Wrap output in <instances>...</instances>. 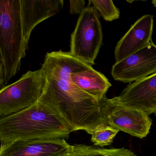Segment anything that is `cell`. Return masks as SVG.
<instances>
[{"label": "cell", "mask_w": 156, "mask_h": 156, "mask_svg": "<svg viewBox=\"0 0 156 156\" xmlns=\"http://www.w3.org/2000/svg\"><path fill=\"white\" fill-rule=\"evenodd\" d=\"M93 68L69 52L47 53L41 69L46 84L39 102L58 114L72 132L83 130L92 135L95 129L107 125L102 99L98 101L77 87L72 81L74 72Z\"/></svg>", "instance_id": "cell-1"}, {"label": "cell", "mask_w": 156, "mask_h": 156, "mask_svg": "<svg viewBox=\"0 0 156 156\" xmlns=\"http://www.w3.org/2000/svg\"><path fill=\"white\" fill-rule=\"evenodd\" d=\"M72 129L56 112L38 101L19 113L0 118L1 145L17 140L68 139Z\"/></svg>", "instance_id": "cell-2"}, {"label": "cell", "mask_w": 156, "mask_h": 156, "mask_svg": "<svg viewBox=\"0 0 156 156\" xmlns=\"http://www.w3.org/2000/svg\"><path fill=\"white\" fill-rule=\"evenodd\" d=\"M28 42L24 36L21 0H0V88L20 70Z\"/></svg>", "instance_id": "cell-3"}, {"label": "cell", "mask_w": 156, "mask_h": 156, "mask_svg": "<svg viewBox=\"0 0 156 156\" xmlns=\"http://www.w3.org/2000/svg\"><path fill=\"white\" fill-rule=\"evenodd\" d=\"M46 84L41 69L29 71L17 82L0 90V117H4L30 107L39 101Z\"/></svg>", "instance_id": "cell-4"}, {"label": "cell", "mask_w": 156, "mask_h": 156, "mask_svg": "<svg viewBox=\"0 0 156 156\" xmlns=\"http://www.w3.org/2000/svg\"><path fill=\"white\" fill-rule=\"evenodd\" d=\"M103 41L98 11L90 5L80 14L71 35L70 54L90 65L95 64Z\"/></svg>", "instance_id": "cell-5"}, {"label": "cell", "mask_w": 156, "mask_h": 156, "mask_svg": "<svg viewBox=\"0 0 156 156\" xmlns=\"http://www.w3.org/2000/svg\"><path fill=\"white\" fill-rule=\"evenodd\" d=\"M107 124L113 128L140 139L149 133L152 120L144 111L124 105L119 97L103 99Z\"/></svg>", "instance_id": "cell-6"}, {"label": "cell", "mask_w": 156, "mask_h": 156, "mask_svg": "<svg viewBox=\"0 0 156 156\" xmlns=\"http://www.w3.org/2000/svg\"><path fill=\"white\" fill-rule=\"evenodd\" d=\"M156 73V45L152 41L145 48L115 62L111 71L116 81L136 82Z\"/></svg>", "instance_id": "cell-7"}, {"label": "cell", "mask_w": 156, "mask_h": 156, "mask_svg": "<svg viewBox=\"0 0 156 156\" xmlns=\"http://www.w3.org/2000/svg\"><path fill=\"white\" fill-rule=\"evenodd\" d=\"M73 150L64 139L17 140L1 145L0 156H69Z\"/></svg>", "instance_id": "cell-8"}, {"label": "cell", "mask_w": 156, "mask_h": 156, "mask_svg": "<svg viewBox=\"0 0 156 156\" xmlns=\"http://www.w3.org/2000/svg\"><path fill=\"white\" fill-rule=\"evenodd\" d=\"M153 29V16L147 14L138 19L117 44L116 62L147 47L152 41Z\"/></svg>", "instance_id": "cell-9"}, {"label": "cell", "mask_w": 156, "mask_h": 156, "mask_svg": "<svg viewBox=\"0 0 156 156\" xmlns=\"http://www.w3.org/2000/svg\"><path fill=\"white\" fill-rule=\"evenodd\" d=\"M118 97L124 105L156 115V73L129 85Z\"/></svg>", "instance_id": "cell-10"}, {"label": "cell", "mask_w": 156, "mask_h": 156, "mask_svg": "<svg viewBox=\"0 0 156 156\" xmlns=\"http://www.w3.org/2000/svg\"><path fill=\"white\" fill-rule=\"evenodd\" d=\"M63 0H21V14L24 37L29 42L35 26L63 9Z\"/></svg>", "instance_id": "cell-11"}, {"label": "cell", "mask_w": 156, "mask_h": 156, "mask_svg": "<svg viewBox=\"0 0 156 156\" xmlns=\"http://www.w3.org/2000/svg\"><path fill=\"white\" fill-rule=\"evenodd\" d=\"M71 78L77 87L99 101L106 97L112 86L104 74L93 68L74 72Z\"/></svg>", "instance_id": "cell-12"}, {"label": "cell", "mask_w": 156, "mask_h": 156, "mask_svg": "<svg viewBox=\"0 0 156 156\" xmlns=\"http://www.w3.org/2000/svg\"><path fill=\"white\" fill-rule=\"evenodd\" d=\"M69 156H137L131 151L124 148H102L85 144L73 145Z\"/></svg>", "instance_id": "cell-13"}, {"label": "cell", "mask_w": 156, "mask_h": 156, "mask_svg": "<svg viewBox=\"0 0 156 156\" xmlns=\"http://www.w3.org/2000/svg\"><path fill=\"white\" fill-rule=\"evenodd\" d=\"M89 4L99 12L102 18L106 21L111 22L118 20L120 16L119 9L111 0H89Z\"/></svg>", "instance_id": "cell-14"}, {"label": "cell", "mask_w": 156, "mask_h": 156, "mask_svg": "<svg viewBox=\"0 0 156 156\" xmlns=\"http://www.w3.org/2000/svg\"><path fill=\"white\" fill-rule=\"evenodd\" d=\"M119 131L108 125L103 126L93 132L91 140L95 146L103 147L112 144Z\"/></svg>", "instance_id": "cell-15"}, {"label": "cell", "mask_w": 156, "mask_h": 156, "mask_svg": "<svg viewBox=\"0 0 156 156\" xmlns=\"http://www.w3.org/2000/svg\"><path fill=\"white\" fill-rule=\"evenodd\" d=\"M70 13L72 15L81 13L85 9V1L84 0H70Z\"/></svg>", "instance_id": "cell-16"}, {"label": "cell", "mask_w": 156, "mask_h": 156, "mask_svg": "<svg viewBox=\"0 0 156 156\" xmlns=\"http://www.w3.org/2000/svg\"><path fill=\"white\" fill-rule=\"evenodd\" d=\"M151 3H152V4H153L154 7H156V0H153L151 2Z\"/></svg>", "instance_id": "cell-17"}]
</instances>
